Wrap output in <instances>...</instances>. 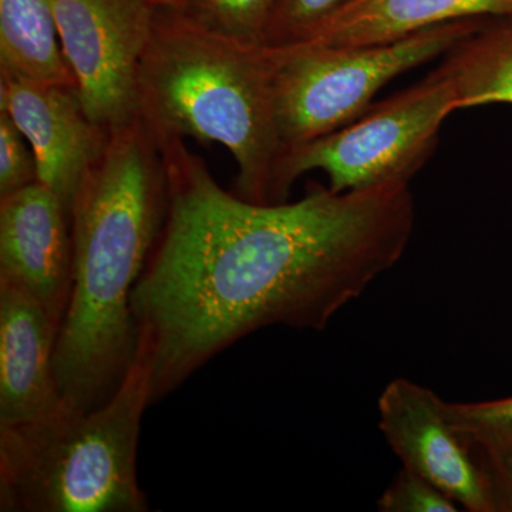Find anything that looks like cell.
I'll return each instance as SVG.
<instances>
[{
    "instance_id": "6da1fadb",
    "label": "cell",
    "mask_w": 512,
    "mask_h": 512,
    "mask_svg": "<svg viewBox=\"0 0 512 512\" xmlns=\"http://www.w3.org/2000/svg\"><path fill=\"white\" fill-rule=\"evenodd\" d=\"M157 140L168 211L131 296L151 404L256 330L328 328L409 247V184L255 204L225 191L184 138Z\"/></svg>"
},
{
    "instance_id": "7a4b0ae2",
    "label": "cell",
    "mask_w": 512,
    "mask_h": 512,
    "mask_svg": "<svg viewBox=\"0 0 512 512\" xmlns=\"http://www.w3.org/2000/svg\"><path fill=\"white\" fill-rule=\"evenodd\" d=\"M167 211V167L156 134L141 117L109 131L70 211L73 286L55 350L67 406L99 409L136 362L131 296Z\"/></svg>"
},
{
    "instance_id": "3957f363",
    "label": "cell",
    "mask_w": 512,
    "mask_h": 512,
    "mask_svg": "<svg viewBox=\"0 0 512 512\" xmlns=\"http://www.w3.org/2000/svg\"><path fill=\"white\" fill-rule=\"evenodd\" d=\"M138 100L141 119L158 138L227 148L238 165V197L265 205L288 201L268 47L214 35L173 10H158L138 73Z\"/></svg>"
},
{
    "instance_id": "277c9868",
    "label": "cell",
    "mask_w": 512,
    "mask_h": 512,
    "mask_svg": "<svg viewBox=\"0 0 512 512\" xmlns=\"http://www.w3.org/2000/svg\"><path fill=\"white\" fill-rule=\"evenodd\" d=\"M150 376L136 359L119 392L92 412L64 406L0 427V511L144 512L137 478Z\"/></svg>"
},
{
    "instance_id": "5b68a950",
    "label": "cell",
    "mask_w": 512,
    "mask_h": 512,
    "mask_svg": "<svg viewBox=\"0 0 512 512\" xmlns=\"http://www.w3.org/2000/svg\"><path fill=\"white\" fill-rule=\"evenodd\" d=\"M485 20H457L384 45L266 46L274 66L276 120L286 150L359 119L386 84L450 53Z\"/></svg>"
},
{
    "instance_id": "8992f818",
    "label": "cell",
    "mask_w": 512,
    "mask_h": 512,
    "mask_svg": "<svg viewBox=\"0 0 512 512\" xmlns=\"http://www.w3.org/2000/svg\"><path fill=\"white\" fill-rule=\"evenodd\" d=\"M456 110L443 67L409 89L387 97L348 126L286 150L281 190L309 171L328 175L333 192L409 184L439 143L441 126Z\"/></svg>"
},
{
    "instance_id": "52a82bcc",
    "label": "cell",
    "mask_w": 512,
    "mask_h": 512,
    "mask_svg": "<svg viewBox=\"0 0 512 512\" xmlns=\"http://www.w3.org/2000/svg\"><path fill=\"white\" fill-rule=\"evenodd\" d=\"M50 2L90 119L107 131L138 119V73L160 6L154 0Z\"/></svg>"
},
{
    "instance_id": "ba28073f",
    "label": "cell",
    "mask_w": 512,
    "mask_h": 512,
    "mask_svg": "<svg viewBox=\"0 0 512 512\" xmlns=\"http://www.w3.org/2000/svg\"><path fill=\"white\" fill-rule=\"evenodd\" d=\"M444 400L429 387L397 377L379 400V429L402 466L429 480L470 512H497L473 450L450 426Z\"/></svg>"
},
{
    "instance_id": "9c48e42d",
    "label": "cell",
    "mask_w": 512,
    "mask_h": 512,
    "mask_svg": "<svg viewBox=\"0 0 512 512\" xmlns=\"http://www.w3.org/2000/svg\"><path fill=\"white\" fill-rule=\"evenodd\" d=\"M0 110L32 147L37 181L62 200L67 212L84 175L96 163L109 131L94 123L76 87L0 74Z\"/></svg>"
},
{
    "instance_id": "30bf717a",
    "label": "cell",
    "mask_w": 512,
    "mask_h": 512,
    "mask_svg": "<svg viewBox=\"0 0 512 512\" xmlns=\"http://www.w3.org/2000/svg\"><path fill=\"white\" fill-rule=\"evenodd\" d=\"M0 282L36 299L60 330L72 295V222L39 181L0 197Z\"/></svg>"
},
{
    "instance_id": "8fae6325",
    "label": "cell",
    "mask_w": 512,
    "mask_h": 512,
    "mask_svg": "<svg viewBox=\"0 0 512 512\" xmlns=\"http://www.w3.org/2000/svg\"><path fill=\"white\" fill-rule=\"evenodd\" d=\"M57 336L59 326L36 299L0 282V427L66 406L55 372Z\"/></svg>"
},
{
    "instance_id": "7c38bea8",
    "label": "cell",
    "mask_w": 512,
    "mask_h": 512,
    "mask_svg": "<svg viewBox=\"0 0 512 512\" xmlns=\"http://www.w3.org/2000/svg\"><path fill=\"white\" fill-rule=\"evenodd\" d=\"M511 16L512 0H353L295 43L384 45L457 20Z\"/></svg>"
},
{
    "instance_id": "4fadbf2b",
    "label": "cell",
    "mask_w": 512,
    "mask_h": 512,
    "mask_svg": "<svg viewBox=\"0 0 512 512\" xmlns=\"http://www.w3.org/2000/svg\"><path fill=\"white\" fill-rule=\"evenodd\" d=\"M0 74L76 87L50 0H0Z\"/></svg>"
},
{
    "instance_id": "5bb4252c",
    "label": "cell",
    "mask_w": 512,
    "mask_h": 512,
    "mask_svg": "<svg viewBox=\"0 0 512 512\" xmlns=\"http://www.w3.org/2000/svg\"><path fill=\"white\" fill-rule=\"evenodd\" d=\"M441 67L453 86L456 110L512 106V16L485 20Z\"/></svg>"
},
{
    "instance_id": "9a60e30c",
    "label": "cell",
    "mask_w": 512,
    "mask_h": 512,
    "mask_svg": "<svg viewBox=\"0 0 512 512\" xmlns=\"http://www.w3.org/2000/svg\"><path fill=\"white\" fill-rule=\"evenodd\" d=\"M279 0H177L175 15L191 25L247 45L265 46Z\"/></svg>"
},
{
    "instance_id": "2e32d148",
    "label": "cell",
    "mask_w": 512,
    "mask_h": 512,
    "mask_svg": "<svg viewBox=\"0 0 512 512\" xmlns=\"http://www.w3.org/2000/svg\"><path fill=\"white\" fill-rule=\"evenodd\" d=\"M450 426L468 446L512 440V396L487 402H446Z\"/></svg>"
},
{
    "instance_id": "e0dca14e",
    "label": "cell",
    "mask_w": 512,
    "mask_h": 512,
    "mask_svg": "<svg viewBox=\"0 0 512 512\" xmlns=\"http://www.w3.org/2000/svg\"><path fill=\"white\" fill-rule=\"evenodd\" d=\"M353 0H279L268 30L265 46L276 47L299 42L319 23Z\"/></svg>"
},
{
    "instance_id": "ac0fdd59",
    "label": "cell",
    "mask_w": 512,
    "mask_h": 512,
    "mask_svg": "<svg viewBox=\"0 0 512 512\" xmlns=\"http://www.w3.org/2000/svg\"><path fill=\"white\" fill-rule=\"evenodd\" d=\"M380 512H457L458 505L426 478L402 467L377 500Z\"/></svg>"
},
{
    "instance_id": "d6986e66",
    "label": "cell",
    "mask_w": 512,
    "mask_h": 512,
    "mask_svg": "<svg viewBox=\"0 0 512 512\" xmlns=\"http://www.w3.org/2000/svg\"><path fill=\"white\" fill-rule=\"evenodd\" d=\"M26 143L8 111L0 110V197L37 181L35 154Z\"/></svg>"
},
{
    "instance_id": "ffe728a7",
    "label": "cell",
    "mask_w": 512,
    "mask_h": 512,
    "mask_svg": "<svg viewBox=\"0 0 512 512\" xmlns=\"http://www.w3.org/2000/svg\"><path fill=\"white\" fill-rule=\"evenodd\" d=\"M470 447L483 470L497 512H512V440Z\"/></svg>"
},
{
    "instance_id": "44dd1931",
    "label": "cell",
    "mask_w": 512,
    "mask_h": 512,
    "mask_svg": "<svg viewBox=\"0 0 512 512\" xmlns=\"http://www.w3.org/2000/svg\"><path fill=\"white\" fill-rule=\"evenodd\" d=\"M157 3V6H173L177 0H154Z\"/></svg>"
}]
</instances>
